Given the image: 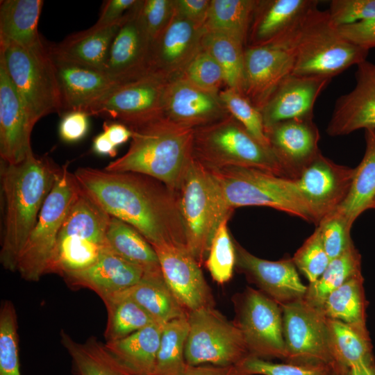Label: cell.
<instances>
[{
	"label": "cell",
	"mask_w": 375,
	"mask_h": 375,
	"mask_svg": "<svg viewBox=\"0 0 375 375\" xmlns=\"http://www.w3.org/2000/svg\"><path fill=\"white\" fill-rule=\"evenodd\" d=\"M81 188L108 215L133 226L151 244L186 247L178 192L149 176L90 167L74 174Z\"/></svg>",
	"instance_id": "1"
},
{
	"label": "cell",
	"mask_w": 375,
	"mask_h": 375,
	"mask_svg": "<svg viewBox=\"0 0 375 375\" xmlns=\"http://www.w3.org/2000/svg\"><path fill=\"white\" fill-rule=\"evenodd\" d=\"M62 168L46 157L29 156L10 165L1 160L3 233L0 262L16 272L20 253Z\"/></svg>",
	"instance_id": "2"
},
{
	"label": "cell",
	"mask_w": 375,
	"mask_h": 375,
	"mask_svg": "<svg viewBox=\"0 0 375 375\" xmlns=\"http://www.w3.org/2000/svg\"><path fill=\"white\" fill-rule=\"evenodd\" d=\"M130 129L132 137L128 151L104 169L144 174L178 192L194 159V130L164 116Z\"/></svg>",
	"instance_id": "3"
},
{
	"label": "cell",
	"mask_w": 375,
	"mask_h": 375,
	"mask_svg": "<svg viewBox=\"0 0 375 375\" xmlns=\"http://www.w3.org/2000/svg\"><path fill=\"white\" fill-rule=\"evenodd\" d=\"M292 55V74L333 78L367 60L368 49L343 38L328 11L310 9L295 27L275 45Z\"/></svg>",
	"instance_id": "4"
},
{
	"label": "cell",
	"mask_w": 375,
	"mask_h": 375,
	"mask_svg": "<svg viewBox=\"0 0 375 375\" xmlns=\"http://www.w3.org/2000/svg\"><path fill=\"white\" fill-rule=\"evenodd\" d=\"M208 169L229 210L242 206H266L317 226L315 216L294 180L252 167Z\"/></svg>",
	"instance_id": "5"
},
{
	"label": "cell",
	"mask_w": 375,
	"mask_h": 375,
	"mask_svg": "<svg viewBox=\"0 0 375 375\" xmlns=\"http://www.w3.org/2000/svg\"><path fill=\"white\" fill-rule=\"evenodd\" d=\"M178 195L186 248L201 265L206 260L216 230L233 211L226 207L211 172L194 158Z\"/></svg>",
	"instance_id": "6"
},
{
	"label": "cell",
	"mask_w": 375,
	"mask_h": 375,
	"mask_svg": "<svg viewBox=\"0 0 375 375\" xmlns=\"http://www.w3.org/2000/svg\"><path fill=\"white\" fill-rule=\"evenodd\" d=\"M193 156L208 168L252 167L286 177L271 148L262 144L229 113L194 129Z\"/></svg>",
	"instance_id": "7"
},
{
	"label": "cell",
	"mask_w": 375,
	"mask_h": 375,
	"mask_svg": "<svg viewBox=\"0 0 375 375\" xmlns=\"http://www.w3.org/2000/svg\"><path fill=\"white\" fill-rule=\"evenodd\" d=\"M0 60L34 124L50 113L62 114L60 90L47 45L29 49L0 40Z\"/></svg>",
	"instance_id": "8"
},
{
	"label": "cell",
	"mask_w": 375,
	"mask_h": 375,
	"mask_svg": "<svg viewBox=\"0 0 375 375\" xmlns=\"http://www.w3.org/2000/svg\"><path fill=\"white\" fill-rule=\"evenodd\" d=\"M80 188L74 174L62 167L20 253L17 271L24 280L35 282L46 274L62 223Z\"/></svg>",
	"instance_id": "9"
},
{
	"label": "cell",
	"mask_w": 375,
	"mask_h": 375,
	"mask_svg": "<svg viewBox=\"0 0 375 375\" xmlns=\"http://www.w3.org/2000/svg\"><path fill=\"white\" fill-rule=\"evenodd\" d=\"M188 319L189 333L184 353L188 365L231 367L249 355L237 324L227 320L212 306L188 312Z\"/></svg>",
	"instance_id": "10"
},
{
	"label": "cell",
	"mask_w": 375,
	"mask_h": 375,
	"mask_svg": "<svg viewBox=\"0 0 375 375\" xmlns=\"http://www.w3.org/2000/svg\"><path fill=\"white\" fill-rule=\"evenodd\" d=\"M168 82L148 73L119 83L80 110L89 116L116 119L133 128L164 116L163 101Z\"/></svg>",
	"instance_id": "11"
},
{
	"label": "cell",
	"mask_w": 375,
	"mask_h": 375,
	"mask_svg": "<svg viewBox=\"0 0 375 375\" xmlns=\"http://www.w3.org/2000/svg\"><path fill=\"white\" fill-rule=\"evenodd\" d=\"M285 362L299 365H335L331 354L327 317L304 297L281 305Z\"/></svg>",
	"instance_id": "12"
},
{
	"label": "cell",
	"mask_w": 375,
	"mask_h": 375,
	"mask_svg": "<svg viewBox=\"0 0 375 375\" xmlns=\"http://www.w3.org/2000/svg\"><path fill=\"white\" fill-rule=\"evenodd\" d=\"M249 354L285 360V349L281 305L260 290L244 294L237 323Z\"/></svg>",
	"instance_id": "13"
},
{
	"label": "cell",
	"mask_w": 375,
	"mask_h": 375,
	"mask_svg": "<svg viewBox=\"0 0 375 375\" xmlns=\"http://www.w3.org/2000/svg\"><path fill=\"white\" fill-rule=\"evenodd\" d=\"M106 227L83 215L65 219L46 274H64L86 269L112 249Z\"/></svg>",
	"instance_id": "14"
},
{
	"label": "cell",
	"mask_w": 375,
	"mask_h": 375,
	"mask_svg": "<svg viewBox=\"0 0 375 375\" xmlns=\"http://www.w3.org/2000/svg\"><path fill=\"white\" fill-rule=\"evenodd\" d=\"M175 12L172 20L151 45L149 73L170 81L181 76L189 63L202 49L206 33Z\"/></svg>",
	"instance_id": "15"
},
{
	"label": "cell",
	"mask_w": 375,
	"mask_h": 375,
	"mask_svg": "<svg viewBox=\"0 0 375 375\" xmlns=\"http://www.w3.org/2000/svg\"><path fill=\"white\" fill-rule=\"evenodd\" d=\"M354 171L334 162L319 151L294 179L315 216L317 226L345 200Z\"/></svg>",
	"instance_id": "16"
},
{
	"label": "cell",
	"mask_w": 375,
	"mask_h": 375,
	"mask_svg": "<svg viewBox=\"0 0 375 375\" xmlns=\"http://www.w3.org/2000/svg\"><path fill=\"white\" fill-rule=\"evenodd\" d=\"M151 246L166 284L183 308L190 312L211 306L209 287L200 265L186 247L171 242Z\"/></svg>",
	"instance_id": "17"
},
{
	"label": "cell",
	"mask_w": 375,
	"mask_h": 375,
	"mask_svg": "<svg viewBox=\"0 0 375 375\" xmlns=\"http://www.w3.org/2000/svg\"><path fill=\"white\" fill-rule=\"evenodd\" d=\"M294 60L276 46H247L244 55L243 95L260 110L282 82L292 73Z\"/></svg>",
	"instance_id": "18"
},
{
	"label": "cell",
	"mask_w": 375,
	"mask_h": 375,
	"mask_svg": "<svg viewBox=\"0 0 375 375\" xmlns=\"http://www.w3.org/2000/svg\"><path fill=\"white\" fill-rule=\"evenodd\" d=\"M142 1L128 13L111 43L105 73L119 83L149 73L151 41L140 18Z\"/></svg>",
	"instance_id": "19"
},
{
	"label": "cell",
	"mask_w": 375,
	"mask_h": 375,
	"mask_svg": "<svg viewBox=\"0 0 375 375\" xmlns=\"http://www.w3.org/2000/svg\"><path fill=\"white\" fill-rule=\"evenodd\" d=\"M35 124L0 60V155L10 165L33 154L31 135Z\"/></svg>",
	"instance_id": "20"
},
{
	"label": "cell",
	"mask_w": 375,
	"mask_h": 375,
	"mask_svg": "<svg viewBox=\"0 0 375 375\" xmlns=\"http://www.w3.org/2000/svg\"><path fill=\"white\" fill-rule=\"evenodd\" d=\"M163 114L171 122L194 130L224 117L228 112L219 94L203 90L181 76L167 85Z\"/></svg>",
	"instance_id": "21"
},
{
	"label": "cell",
	"mask_w": 375,
	"mask_h": 375,
	"mask_svg": "<svg viewBox=\"0 0 375 375\" xmlns=\"http://www.w3.org/2000/svg\"><path fill=\"white\" fill-rule=\"evenodd\" d=\"M355 75L354 88L335 101L326 129L330 136L375 130V64L367 60L359 64Z\"/></svg>",
	"instance_id": "22"
},
{
	"label": "cell",
	"mask_w": 375,
	"mask_h": 375,
	"mask_svg": "<svg viewBox=\"0 0 375 375\" xmlns=\"http://www.w3.org/2000/svg\"><path fill=\"white\" fill-rule=\"evenodd\" d=\"M236 265L260 291L283 305L304 297L307 286L301 281L292 258L270 261L258 258L235 243Z\"/></svg>",
	"instance_id": "23"
},
{
	"label": "cell",
	"mask_w": 375,
	"mask_h": 375,
	"mask_svg": "<svg viewBox=\"0 0 375 375\" xmlns=\"http://www.w3.org/2000/svg\"><path fill=\"white\" fill-rule=\"evenodd\" d=\"M269 146L287 178L295 179L320 151L319 133L312 118L276 123L265 131Z\"/></svg>",
	"instance_id": "24"
},
{
	"label": "cell",
	"mask_w": 375,
	"mask_h": 375,
	"mask_svg": "<svg viewBox=\"0 0 375 375\" xmlns=\"http://www.w3.org/2000/svg\"><path fill=\"white\" fill-rule=\"evenodd\" d=\"M331 79L289 75L260 110L265 131L281 122L312 118L315 103Z\"/></svg>",
	"instance_id": "25"
},
{
	"label": "cell",
	"mask_w": 375,
	"mask_h": 375,
	"mask_svg": "<svg viewBox=\"0 0 375 375\" xmlns=\"http://www.w3.org/2000/svg\"><path fill=\"white\" fill-rule=\"evenodd\" d=\"M317 0H257L248 33L247 46L275 45L283 39Z\"/></svg>",
	"instance_id": "26"
},
{
	"label": "cell",
	"mask_w": 375,
	"mask_h": 375,
	"mask_svg": "<svg viewBox=\"0 0 375 375\" xmlns=\"http://www.w3.org/2000/svg\"><path fill=\"white\" fill-rule=\"evenodd\" d=\"M144 270L116 253L112 249L103 253L89 267L64 274L73 288H88L103 300L122 292L139 282Z\"/></svg>",
	"instance_id": "27"
},
{
	"label": "cell",
	"mask_w": 375,
	"mask_h": 375,
	"mask_svg": "<svg viewBox=\"0 0 375 375\" xmlns=\"http://www.w3.org/2000/svg\"><path fill=\"white\" fill-rule=\"evenodd\" d=\"M51 57L60 94L62 114L81 110L120 83L103 72Z\"/></svg>",
	"instance_id": "28"
},
{
	"label": "cell",
	"mask_w": 375,
	"mask_h": 375,
	"mask_svg": "<svg viewBox=\"0 0 375 375\" xmlns=\"http://www.w3.org/2000/svg\"><path fill=\"white\" fill-rule=\"evenodd\" d=\"M124 19L103 28L90 27L70 35L61 42L48 46L49 53L56 59L105 72L111 43Z\"/></svg>",
	"instance_id": "29"
},
{
	"label": "cell",
	"mask_w": 375,
	"mask_h": 375,
	"mask_svg": "<svg viewBox=\"0 0 375 375\" xmlns=\"http://www.w3.org/2000/svg\"><path fill=\"white\" fill-rule=\"evenodd\" d=\"M165 324L155 322L122 339L106 342L107 350L127 371L153 375Z\"/></svg>",
	"instance_id": "30"
},
{
	"label": "cell",
	"mask_w": 375,
	"mask_h": 375,
	"mask_svg": "<svg viewBox=\"0 0 375 375\" xmlns=\"http://www.w3.org/2000/svg\"><path fill=\"white\" fill-rule=\"evenodd\" d=\"M0 40L17 43L26 49L46 47L38 31L42 0H3L0 1Z\"/></svg>",
	"instance_id": "31"
},
{
	"label": "cell",
	"mask_w": 375,
	"mask_h": 375,
	"mask_svg": "<svg viewBox=\"0 0 375 375\" xmlns=\"http://www.w3.org/2000/svg\"><path fill=\"white\" fill-rule=\"evenodd\" d=\"M120 292L140 305L156 322L166 324L188 316V312L168 288L161 272L144 273L139 282Z\"/></svg>",
	"instance_id": "32"
},
{
	"label": "cell",
	"mask_w": 375,
	"mask_h": 375,
	"mask_svg": "<svg viewBox=\"0 0 375 375\" xmlns=\"http://www.w3.org/2000/svg\"><path fill=\"white\" fill-rule=\"evenodd\" d=\"M365 140L364 156L354 168L349 192L343 203L334 211L351 226L358 217L370 209L375 198V130H365Z\"/></svg>",
	"instance_id": "33"
},
{
	"label": "cell",
	"mask_w": 375,
	"mask_h": 375,
	"mask_svg": "<svg viewBox=\"0 0 375 375\" xmlns=\"http://www.w3.org/2000/svg\"><path fill=\"white\" fill-rule=\"evenodd\" d=\"M328 342L335 364L350 369L374 359L366 324L327 318Z\"/></svg>",
	"instance_id": "34"
},
{
	"label": "cell",
	"mask_w": 375,
	"mask_h": 375,
	"mask_svg": "<svg viewBox=\"0 0 375 375\" xmlns=\"http://www.w3.org/2000/svg\"><path fill=\"white\" fill-rule=\"evenodd\" d=\"M107 240L112 250L144 273L161 272L157 253L151 244L133 226L110 217Z\"/></svg>",
	"instance_id": "35"
},
{
	"label": "cell",
	"mask_w": 375,
	"mask_h": 375,
	"mask_svg": "<svg viewBox=\"0 0 375 375\" xmlns=\"http://www.w3.org/2000/svg\"><path fill=\"white\" fill-rule=\"evenodd\" d=\"M60 340L72 358L75 374L122 375L123 367L96 338L92 336L81 343L62 330Z\"/></svg>",
	"instance_id": "36"
},
{
	"label": "cell",
	"mask_w": 375,
	"mask_h": 375,
	"mask_svg": "<svg viewBox=\"0 0 375 375\" xmlns=\"http://www.w3.org/2000/svg\"><path fill=\"white\" fill-rule=\"evenodd\" d=\"M257 0H210L204 27L207 32L227 35L247 47Z\"/></svg>",
	"instance_id": "37"
},
{
	"label": "cell",
	"mask_w": 375,
	"mask_h": 375,
	"mask_svg": "<svg viewBox=\"0 0 375 375\" xmlns=\"http://www.w3.org/2000/svg\"><path fill=\"white\" fill-rule=\"evenodd\" d=\"M102 301L107 310L106 342L122 339L156 322L140 305L122 292Z\"/></svg>",
	"instance_id": "38"
},
{
	"label": "cell",
	"mask_w": 375,
	"mask_h": 375,
	"mask_svg": "<svg viewBox=\"0 0 375 375\" xmlns=\"http://www.w3.org/2000/svg\"><path fill=\"white\" fill-rule=\"evenodd\" d=\"M365 307L363 278L360 273L330 292L319 308L328 319L366 324Z\"/></svg>",
	"instance_id": "39"
},
{
	"label": "cell",
	"mask_w": 375,
	"mask_h": 375,
	"mask_svg": "<svg viewBox=\"0 0 375 375\" xmlns=\"http://www.w3.org/2000/svg\"><path fill=\"white\" fill-rule=\"evenodd\" d=\"M202 47L221 67L226 88L243 95L245 46L227 35L206 32L203 38Z\"/></svg>",
	"instance_id": "40"
},
{
	"label": "cell",
	"mask_w": 375,
	"mask_h": 375,
	"mask_svg": "<svg viewBox=\"0 0 375 375\" xmlns=\"http://www.w3.org/2000/svg\"><path fill=\"white\" fill-rule=\"evenodd\" d=\"M360 273L361 257L352 243L342 254L331 260L321 276L307 286L304 299L319 308L330 292Z\"/></svg>",
	"instance_id": "41"
},
{
	"label": "cell",
	"mask_w": 375,
	"mask_h": 375,
	"mask_svg": "<svg viewBox=\"0 0 375 375\" xmlns=\"http://www.w3.org/2000/svg\"><path fill=\"white\" fill-rule=\"evenodd\" d=\"M188 333V316L165 324L153 375H183L188 365L184 353Z\"/></svg>",
	"instance_id": "42"
},
{
	"label": "cell",
	"mask_w": 375,
	"mask_h": 375,
	"mask_svg": "<svg viewBox=\"0 0 375 375\" xmlns=\"http://www.w3.org/2000/svg\"><path fill=\"white\" fill-rule=\"evenodd\" d=\"M17 328L15 306L5 300L0 308V375H21Z\"/></svg>",
	"instance_id": "43"
},
{
	"label": "cell",
	"mask_w": 375,
	"mask_h": 375,
	"mask_svg": "<svg viewBox=\"0 0 375 375\" xmlns=\"http://www.w3.org/2000/svg\"><path fill=\"white\" fill-rule=\"evenodd\" d=\"M228 219L223 220L216 230L206 260L212 278L219 283L230 280L236 265L235 246L227 226Z\"/></svg>",
	"instance_id": "44"
},
{
	"label": "cell",
	"mask_w": 375,
	"mask_h": 375,
	"mask_svg": "<svg viewBox=\"0 0 375 375\" xmlns=\"http://www.w3.org/2000/svg\"><path fill=\"white\" fill-rule=\"evenodd\" d=\"M228 112L265 147H269L261 111L242 94L224 88L219 93Z\"/></svg>",
	"instance_id": "45"
},
{
	"label": "cell",
	"mask_w": 375,
	"mask_h": 375,
	"mask_svg": "<svg viewBox=\"0 0 375 375\" xmlns=\"http://www.w3.org/2000/svg\"><path fill=\"white\" fill-rule=\"evenodd\" d=\"M233 367L236 375H333V366L329 365L274 363L251 355Z\"/></svg>",
	"instance_id": "46"
},
{
	"label": "cell",
	"mask_w": 375,
	"mask_h": 375,
	"mask_svg": "<svg viewBox=\"0 0 375 375\" xmlns=\"http://www.w3.org/2000/svg\"><path fill=\"white\" fill-rule=\"evenodd\" d=\"M182 76L194 85L217 94L226 87L221 67L203 48L189 63Z\"/></svg>",
	"instance_id": "47"
},
{
	"label": "cell",
	"mask_w": 375,
	"mask_h": 375,
	"mask_svg": "<svg viewBox=\"0 0 375 375\" xmlns=\"http://www.w3.org/2000/svg\"><path fill=\"white\" fill-rule=\"evenodd\" d=\"M292 260L310 283L321 276L331 260L324 249L318 226L296 251Z\"/></svg>",
	"instance_id": "48"
},
{
	"label": "cell",
	"mask_w": 375,
	"mask_h": 375,
	"mask_svg": "<svg viewBox=\"0 0 375 375\" xmlns=\"http://www.w3.org/2000/svg\"><path fill=\"white\" fill-rule=\"evenodd\" d=\"M317 226L330 260L339 256L353 243L350 235L351 226L336 212L324 217Z\"/></svg>",
	"instance_id": "49"
},
{
	"label": "cell",
	"mask_w": 375,
	"mask_h": 375,
	"mask_svg": "<svg viewBox=\"0 0 375 375\" xmlns=\"http://www.w3.org/2000/svg\"><path fill=\"white\" fill-rule=\"evenodd\" d=\"M327 11L335 27L352 24L375 18V0H332Z\"/></svg>",
	"instance_id": "50"
},
{
	"label": "cell",
	"mask_w": 375,
	"mask_h": 375,
	"mask_svg": "<svg viewBox=\"0 0 375 375\" xmlns=\"http://www.w3.org/2000/svg\"><path fill=\"white\" fill-rule=\"evenodd\" d=\"M174 13V0L142 1L140 18L151 44L169 24Z\"/></svg>",
	"instance_id": "51"
},
{
	"label": "cell",
	"mask_w": 375,
	"mask_h": 375,
	"mask_svg": "<svg viewBox=\"0 0 375 375\" xmlns=\"http://www.w3.org/2000/svg\"><path fill=\"white\" fill-rule=\"evenodd\" d=\"M89 115L81 110L62 113L59 124V135L66 142H76L83 139L89 128Z\"/></svg>",
	"instance_id": "52"
},
{
	"label": "cell",
	"mask_w": 375,
	"mask_h": 375,
	"mask_svg": "<svg viewBox=\"0 0 375 375\" xmlns=\"http://www.w3.org/2000/svg\"><path fill=\"white\" fill-rule=\"evenodd\" d=\"M340 35L360 47L375 48V18L337 27Z\"/></svg>",
	"instance_id": "53"
},
{
	"label": "cell",
	"mask_w": 375,
	"mask_h": 375,
	"mask_svg": "<svg viewBox=\"0 0 375 375\" xmlns=\"http://www.w3.org/2000/svg\"><path fill=\"white\" fill-rule=\"evenodd\" d=\"M139 0H108L104 2L97 22L91 26L100 29L122 22Z\"/></svg>",
	"instance_id": "54"
},
{
	"label": "cell",
	"mask_w": 375,
	"mask_h": 375,
	"mask_svg": "<svg viewBox=\"0 0 375 375\" xmlns=\"http://www.w3.org/2000/svg\"><path fill=\"white\" fill-rule=\"evenodd\" d=\"M210 0H174L175 12L179 16L204 26Z\"/></svg>",
	"instance_id": "55"
},
{
	"label": "cell",
	"mask_w": 375,
	"mask_h": 375,
	"mask_svg": "<svg viewBox=\"0 0 375 375\" xmlns=\"http://www.w3.org/2000/svg\"><path fill=\"white\" fill-rule=\"evenodd\" d=\"M103 128V133L117 147L132 137L131 130L120 122H104Z\"/></svg>",
	"instance_id": "56"
},
{
	"label": "cell",
	"mask_w": 375,
	"mask_h": 375,
	"mask_svg": "<svg viewBox=\"0 0 375 375\" xmlns=\"http://www.w3.org/2000/svg\"><path fill=\"white\" fill-rule=\"evenodd\" d=\"M183 375H236L233 366L187 365Z\"/></svg>",
	"instance_id": "57"
},
{
	"label": "cell",
	"mask_w": 375,
	"mask_h": 375,
	"mask_svg": "<svg viewBox=\"0 0 375 375\" xmlns=\"http://www.w3.org/2000/svg\"><path fill=\"white\" fill-rule=\"evenodd\" d=\"M117 148L103 132L93 140L92 149L99 155L115 157L117 152Z\"/></svg>",
	"instance_id": "58"
},
{
	"label": "cell",
	"mask_w": 375,
	"mask_h": 375,
	"mask_svg": "<svg viewBox=\"0 0 375 375\" xmlns=\"http://www.w3.org/2000/svg\"><path fill=\"white\" fill-rule=\"evenodd\" d=\"M350 375H375L374 359L353 365L350 368Z\"/></svg>",
	"instance_id": "59"
},
{
	"label": "cell",
	"mask_w": 375,
	"mask_h": 375,
	"mask_svg": "<svg viewBox=\"0 0 375 375\" xmlns=\"http://www.w3.org/2000/svg\"><path fill=\"white\" fill-rule=\"evenodd\" d=\"M333 375H350V369L335 364L333 367Z\"/></svg>",
	"instance_id": "60"
},
{
	"label": "cell",
	"mask_w": 375,
	"mask_h": 375,
	"mask_svg": "<svg viewBox=\"0 0 375 375\" xmlns=\"http://www.w3.org/2000/svg\"><path fill=\"white\" fill-rule=\"evenodd\" d=\"M122 375H135V374L129 372L128 371H127L126 369H125L123 367V374H122Z\"/></svg>",
	"instance_id": "61"
},
{
	"label": "cell",
	"mask_w": 375,
	"mask_h": 375,
	"mask_svg": "<svg viewBox=\"0 0 375 375\" xmlns=\"http://www.w3.org/2000/svg\"><path fill=\"white\" fill-rule=\"evenodd\" d=\"M373 208V209H375V198L374 199L372 203V205H371V208Z\"/></svg>",
	"instance_id": "62"
}]
</instances>
